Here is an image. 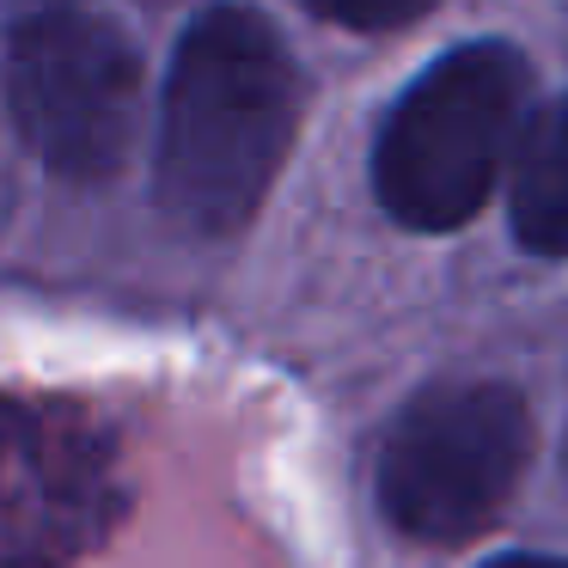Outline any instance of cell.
Wrapping results in <instances>:
<instances>
[{"instance_id": "6da1fadb", "label": "cell", "mask_w": 568, "mask_h": 568, "mask_svg": "<svg viewBox=\"0 0 568 568\" xmlns=\"http://www.w3.org/2000/svg\"><path fill=\"white\" fill-rule=\"evenodd\" d=\"M300 123V74L270 19L214 7L184 31L160 116V202L190 233L257 214Z\"/></svg>"}, {"instance_id": "7a4b0ae2", "label": "cell", "mask_w": 568, "mask_h": 568, "mask_svg": "<svg viewBox=\"0 0 568 568\" xmlns=\"http://www.w3.org/2000/svg\"><path fill=\"white\" fill-rule=\"evenodd\" d=\"M526 116V62L507 43H465L434 62L385 116L373 184L392 221L446 233L470 221L514 165Z\"/></svg>"}, {"instance_id": "3957f363", "label": "cell", "mask_w": 568, "mask_h": 568, "mask_svg": "<svg viewBox=\"0 0 568 568\" xmlns=\"http://www.w3.org/2000/svg\"><path fill=\"white\" fill-rule=\"evenodd\" d=\"M7 104L55 178H111L135 141L141 62L111 19L38 7L7 31Z\"/></svg>"}, {"instance_id": "277c9868", "label": "cell", "mask_w": 568, "mask_h": 568, "mask_svg": "<svg viewBox=\"0 0 568 568\" xmlns=\"http://www.w3.org/2000/svg\"><path fill=\"white\" fill-rule=\"evenodd\" d=\"M526 446L531 422L507 385H440L397 416L379 453V501L409 538H477L514 495Z\"/></svg>"}, {"instance_id": "5b68a950", "label": "cell", "mask_w": 568, "mask_h": 568, "mask_svg": "<svg viewBox=\"0 0 568 568\" xmlns=\"http://www.w3.org/2000/svg\"><path fill=\"white\" fill-rule=\"evenodd\" d=\"M507 202L519 245L538 257H568V92L519 129Z\"/></svg>"}, {"instance_id": "8992f818", "label": "cell", "mask_w": 568, "mask_h": 568, "mask_svg": "<svg viewBox=\"0 0 568 568\" xmlns=\"http://www.w3.org/2000/svg\"><path fill=\"white\" fill-rule=\"evenodd\" d=\"M312 13L336 19V26H355V31H385V26H404V19L428 13L434 0H306Z\"/></svg>"}, {"instance_id": "52a82bcc", "label": "cell", "mask_w": 568, "mask_h": 568, "mask_svg": "<svg viewBox=\"0 0 568 568\" xmlns=\"http://www.w3.org/2000/svg\"><path fill=\"white\" fill-rule=\"evenodd\" d=\"M495 568H568V562H550V556H507V562Z\"/></svg>"}]
</instances>
